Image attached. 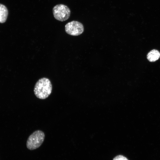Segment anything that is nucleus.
<instances>
[{"mask_svg":"<svg viewBox=\"0 0 160 160\" xmlns=\"http://www.w3.org/2000/svg\"><path fill=\"white\" fill-rule=\"evenodd\" d=\"M52 90V86L50 80L46 78L39 79L35 84L34 93L38 98L44 99L50 95Z\"/></svg>","mask_w":160,"mask_h":160,"instance_id":"f257e3e1","label":"nucleus"},{"mask_svg":"<svg viewBox=\"0 0 160 160\" xmlns=\"http://www.w3.org/2000/svg\"><path fill=\"white\" fill-rule=\"evenodd\" d=\"M45 134L40 130L33 132L28 137L26 143L27 148L31 150L36 149L39 148L44 141Z\"/></svg>","mask_w":160,"mask_h":160,"instance_id":"f03ea898","label":"nucleus"},{"mask_svg":"<svg viewBox=\"0 0 160 160\" xmlns=\"http://www.w3.org/2000/svg\"><path fill=\"white\" fill-rule=\"evenodd\" d=\"M52 12L55 18L61 21L68 20L71 14L70 9L68 7L62 4L55 6L53 8Z\"/></svg>","mask_w":160,"mask_h":160,"instance_id":"7ed1b4c3","label":"nucleus"},{"mask_svg":"<svg viewBox=\"0 0 160 160\" xmlns=\"http://www.w3.org/2000/svg\"><path fill=\"white\" fill-rule=\"evenodd\" d=\"M65 30L68 34L73 36H77L83 33L84 26L81 23L73 21L68 23L65 26Z\"/></svg>","mask_w":160,"mask_h":160,"instance_id":"20e7f679","label":"nucleus"},{"mask_svg":"<svg viewBox=\"0 0 160 160\" xmlns=\"http://www.w3.org/2000/svg\"><path fill=\"white\" fill-rule=\"evenodd\" d=\"M160 57V53L156 49H153L150 51L147 54V58L151 62H155L158 60Z\"/></svg>","mask_w":160,"mask_h":160,"instance_id":"39448f33","label":"nucleus"},{"mask_svg":"<svg viewBox=\"0 0 160 160\" xmlns=\"http://www.w3.org/2000/svg\"><path fill=\"white\" fill-rule=\"evenodd\" d=\"M8 15L7 8L4 5L0 4V23H4Z\"/></svg>","mask_w":160,"mask_h":160,"instance_id":"423d86ee","label":"nucleus"},{"mask_svg":"<svg viewBox=\"0 0 160 160\" xmlns=\"http://www.w3.org/2000/svg\"><path fill=\"white\" fill-rule=\"evenodd\" d=\"M113 160H128L126 157L122 155H119L115 157Z\"/></svg>","mask_w":160,"mask_h":160,"instance_id":"0eeeda50","label":"nucleus"}]
</instances>
